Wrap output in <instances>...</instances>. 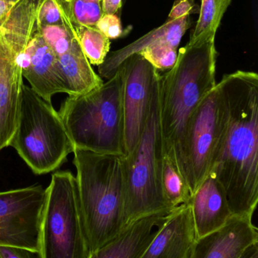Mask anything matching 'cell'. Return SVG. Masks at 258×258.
Instances as JSON below:
<instances>
[{"instance_id": "1", "label": "cell", "mask_w": 258, "mask_h": 258, "mask_svg": "<svg viewBox=\"0 0 258 258\" xmlns=\"http://www.w3.org/2000/svg\"><path fill=\"white\" fill-rule=\"evenodd\" d=\"M218 85L226 125L211 172L222 185L232 215L253 216L258 203V75L237 71Z\"/></svg>"}, {"instance_id": "2", "label": "cell", "mask_w": 258, "mask_h": 258, "mask_svg": "<svg viewBox=\"0 0 258 258\" xmlns=\"http://www.w3.org/2000/svg\"><path fill=\"white\" fill-rule=\"evenodd\" d=\"M217 56L215 37L188 42L179 51L174 66L165 74L159 73L160 128L164 154L177 167L189 120L218 84L215 79Z\"/></svg>"}, {"instance_id": "3", "label": "cell", "mask_w": 258, "mask_h": 258, "mask_svg": "<svg viewBox=\"0 0 258 258\" xmlns=\"http://www.w3.org/2000/svg\"><path fill=\"white\" fill-rule=\"evenodd\" d=\"M77 191L91 252L127 226L123 156L74 148Z\"/></svg>"}, {"instance_id": "4", "label": "cell", "mask_w": 258, "mask_h": 258, "mask_svg": "<svg viewBox=\"0 0 258 258\" xmlns=\"http://www.w3.org/2000/svg\"><path fill=\"white\" fill-rule=\"evenodd\" d=\"M124 70L99 87L68 95L59 114L74 148L100 154H126L123 111Z\"/></svg>"}, {"instance_id": "5", "label": "cell", "mask_w": 258, "mask_h": 258, "mask_svg": "<svg viewBox=\"0 0 258 258\" xmlns=\"http://www.w3.org/2000/svg\"><path fill=\"white\" fill-rule=\"evenodd\" d=\"M164 149L160 128L159 73L142 135L131 153L123 156L127 226L170 210L162 189Z\"/></svg>"}, {"instance_id": "6", "label": "cell", "mask_w": 258, "mask_h": 258, "mask_svg": "<svg viewBox=\"0 0 258 258\" xmlns=\"http://www.w3.org/2000/svg\"><path fill=\"white\" fill-rule=\"evenodd\" d=\"M9 147H13L38 175L56 171L74 150L62 117L51 102L24 84L17 127Z\"/></svg>"}, {"instance_id": "7", "label": "cell", "mask_w": 258, "mask_h": 258, "mask_svg": "<svg viewBox=\"0 0 258 258\" xmlns=\"http://www.w3.org/2000/svg\"><path fill=\"white\" fill-rule=\"evenodd\" d=\"M40 258H90L76 177L69 171L51 175L41 223Z\"/></svg>"}, {"instance_id": "8", "label": "cell", "mask_w": 258, "mask_h": 258, "mask_svg": "<svg viewBox=\"0 0 258 258\" xmlns=\"http://www.w3.org/2000/svg\"><path fill=\"white\" fill-rule=\"evenodd\" d=\"M225 125V104L217 84L192 115L182 143L177 167L192 195L213 168Z\"/></svg>"}, {"instance_id": "9", "label": "cell", "mask_w": 258, "mask_h": 258, "mask_svg": "<svg viewBox=\"0 0 258 258\" xmlns=\"http://www.w3.org/2000/svg\"><path fill=\"white\" fill-rule=\"evenodd\" d=\"M45 197L42 185L0 191V247L39 252Z\"/></svg>"}, {"instance_id": "10", "label": "cell", "mask_w": 258, "mask_h": 258, "mask_svg": "<svg viewBox=\"0 0 258 258\" xmlns=\"http://www.w3.org/2000/svg\"><path fill=\"white\" fill-rule=\"evenodd\" d=\"M121 67L124 70L123 111L127 156L136 147L145 127L159 72L139 54L127 58Z\"/></svg>"}, {"instance_id": "11", "label": "cell", "mask_w": 258, "mask_h": 258, "mask_svg": "<svg viewBox=\"0 0 258 258\" xmlns=\"http://www.w3.org/2000/svg\"><path fill=\"white\" fill-rule=\"evenodd\" d=\"M24 78L38 95L51 102L56 94L68 93L57 57L42 39L39 30L18 59Z\"/></svg>"}, {"instance_id": "12", "label": "cell", "mask_w": 258, "mask_h": 258, "mask_svg": "<svg viewBox=\"0 0 258 258\" xmlns=\"http://www.w3.org/2000/svg\"><path fill=\"white\" fill-rule=\"evenodd\" d=\"M196 239L190 206L183 205L165 216L139 258H189Z\"/></svg>"}, {"instance_id": "13", "label": "cell", "mask_w": 258, "mask_h": 258, "mask_svg": "<svg viewBox=\"0 0 258 258\" xmlns=\"http://www.w3.org/2000/svg\"><path fill=\"white\" fill-rule=\"evenodd\" d=\"M252 217L233 215L219 230L197 239L189 258H241L258 243L257 228Z\"/></svg>"}, {"instance_id": "14", "label": "cell", "mask_w": 258, "mask_h": 258, "mask_svg": "<svg viewBox=\"0 0 258 258\" xmlns=\"http://www.w3.org/2000/svg\"><path fill=\"white\" fill-rule=\"evenodd\" d=\"M18 57L0 33V151L9 147L18 122L24 86Z\"/></svg>"}, {"instance_id": "15", "label": "cell", "mask_w": 258, "mask_h": 258, "mask_svg": "<svg viewBox=\"0 0 258 258\" xmlns=\"http://www.w3.org/2000/svg\"><path fill=\"white\" fill-rule=\"evenodd\" d=\"M189 205L197 239L219 230L233 216L225 191L212 172L192 194Z\"/></svg>"}, {"instance_id": "16", "label": "cell", "mask_w": 258, "mask_h": 258, "mask_svg": "<svg viewBox=\"0 0 258 258\" xmlns=\"http://www.w3.org/2000/svg\"><path fill=\"white\" fill-rule=\"evenodd\" d=\"M190 26L189 16L180 19L167 20L165 24L144 35L137 40L108 54L104 62L98 66V76L107 80H110L127 58L133 54H139L141 51L151 45L166 43L178 48L182 38Z\"/></svg>"}, {"instance_id": "17", "label": "cell", "mask_w": 258, "mask_h": 258, "mask_svg": "<svg viewBox=\"0 0 258 258\" xmlns=\"http://www.w3.org/2000/svg\"><path fill=\"white\" fill-rule=\"evenodd\" d=\"M168 214L151 215L129 224L116 237L92 252L90 258H139Z\"/></svg>"}, {"instance_id": "18", "label": "cell", "mask_w": 258, "mask_h": 258, "mask_svg": "<svg viewBox=\"0 0 258 258\" xmlns=\"http://www.w3.org/2000/svg\"><path fill=\"white\" fill-rule=\"evenodd\" d=\"M57 58L68 95L87 93L104 83L92 69L77 38L69 51Z\"/></svg>"}, {"instance_id": "19", "label": "cell", "mask_w": 258, "mask_h": 258, "mask_svg": "<svg viewBox=\"0 0 258 258\" xmlns=\"http://www.w3.org/2000/svg\"><path fill=\"white\" fill-rule=\"evenodd\" d=\"M162 189L164 200L170 210L189 204L192 192L176 164L164 154L162 162Z\"/></svg>"}, {"instance_id": "20", "label": "cell", "mask_w": 258, "mask_h": 258, "mask_svg": "<svg viewBox=\"0 0 258 258\" xmlns=\"http://www.w3.org/2000/svg\"><path fill=\"white\" fill-rule=\"evenodd\" d=\"M231 3L232 0H201L199 17L189 42L215 38Z\"/></svg>"}, {"instance_id": "21", "label": "cell", "mask_w": 258, "mask_h": 258, "mask_svg": "<svg viewBox=\"0 0 258 258\" xmlns=\"http://www.w3.org/2000/svg\"><path fill=\"white\" fill-rule=\"evenodd\" d=\"M76 37L91 65L99 66L110 51V39L95 27L77 25Z\"/></svg>"}, {"instance_id": "22", "label": "cell", "mask_w": 258, "mask_h": 258, "mask_svg": "<svg viewBox=\"0 0 258 258\" xmlns=\"http://www.w3.org/2000/svg\"><path fill=\"white\" fill-rule=\"evenodd\" d=\"M73 24L95 27L103 15L101 0H68Z\"/></svg>"}, {"instance_id": "23", "label": "cell", "mask_w": 258, "mask_h": 258, "mask_svg": "<svg viewBox=\"0 0 258 258\" xmlns=\"http://www.w3.org/2000/svg\"><path fill=\"white\" fill-rule=\"evenodd\" d=\"M38 30L45 43L57 57L68 52L77 38L64 26H42L38 27Z\"/></svg>"}, {"instance_id": "24", "label": "cell", "mask_w": 258, "mask_h": 258, "mask_svg": "<svg viewBox=\"0 0 258 258\" xmlns=\"http://www.w3.org/2000/svg\"><path fill=\"white\" fill-rule=\"evenodd\" d=\"M147 61L149 62L159 73L168 71L177 61V48L166 43L151 45L139 53Z\"/></svg>"}, {"instance_id": "25", "label": "cell", "mask_w": 258, "mask_h": 258, "mask_svg": "<svg viewBox=\"0 0 258 258\" xmlns=\"http://www.w3.org/2000/svg\"><path fill=\"white\" fill-rule=\"evenodd\" d=\"M95 27L109 39H115L122 35L123 29L117 14H103Z\"/></svg>"}, {"instance_id": "26", "label": "cell", "mask_w": 258, "mask_h": 258, "mask_svg": "<svg viewBox=\"0 0 258 258\" xmlns=\"http://www.w3.org/2000/svg\"><path fill=\"white\" fill-rule=\"evenodd\" d=\"M195 3L189 0H176L168 15V20H177L189 17L191 14L195 12Z\"/></svg>"}, {"instance_id": "27", "label": "cell", "mask_w": 258, "mask_h": 258, "mask_svg": "<svg viewBox=\"0 0 258 258\" xmlns=\"http://www.w3.org/2000/svg\"><path fill=\"white\" fill-rule=\"evenodd\" d=\"M0 258H40L39 252L16 247H0Z\"/></svg>"}, {"instance_id": "28", "label": "cell", "mask_w": 258, "mask_h": 258, "mask_svg": "<svg viewBox=\"0 0 258 258\" xmlns=\"http://www.w3.org/2000/svg\"><path fill=\"white\" fill-rule=\"evenodd\" d=\"M122 6V0H101L103 14H118Z\"/></svg>"}, {"instance_id": "29", "label": "cell", "mask_w": 258, "mask_h": 258, "mask_svg": "<svg viewBox=\"0 0 258 258\" xmlns=\"http://www.w3.org/2000/svg\"><path fill=\"white\" fill-rule=\"evenodd\" d=\"M15 3H16L6 1V0H0V28L9 18Z\"/></svg>"}, {"instance_id": "30", "label": "cell", "mask_w": 258, "mask_h": 258, "mask_svg": "<svg viewBox=\"0 0 258 258\" xmlns=\"http://www.w3.org/2000/svg\"><path fill=\"white\" fill-rule=\"evenodd\" d=\"M241 258H258V243L250 246Z\"/></svg>"}, {"instance_id": "31", "label": "cell", "mask_w": 258, "mask_h": 258, "mask_svg": "<svg viewBox=\"0 0 258 258\" xmlns=\"http://www.w3.org/2000/svg\"><path fill=\"white\" fill-rule=\"evenodd\" d=\"M6 1L12 2V3H17L18 0H6Z\"/></svg>"}, {"instance_id": "32", "label": "cell", "mask_w": 258, "mask_h": 258, "mask_svg": "<svg viewBox=\"0 0 258 258\" xmlns=\"http://www.w3.org/2000/svg\"><path fill=\"white\" fill-rule=\"evenodd\" d=\"M189 1L192 2V3H195V1H194V0H189Z\"/></svg>"}]
</instances>
